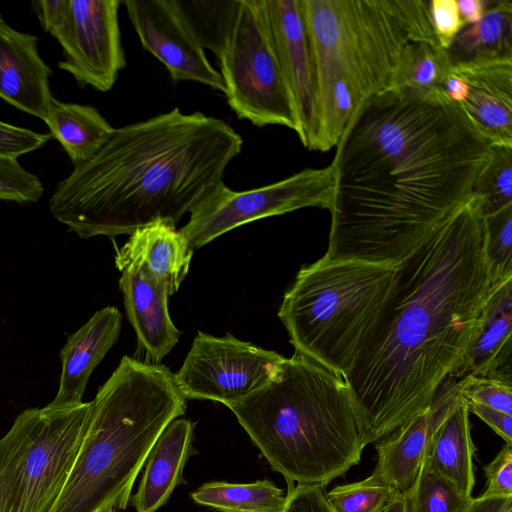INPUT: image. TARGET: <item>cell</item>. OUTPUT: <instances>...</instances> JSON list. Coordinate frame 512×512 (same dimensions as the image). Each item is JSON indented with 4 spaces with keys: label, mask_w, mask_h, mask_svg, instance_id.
Masks as SVG:
<instances>
[{
    "label": "cell",
    "mask_w": 512,
    "mask_h": 512,
    "mask_svg": "<svg viewBox=\"0 0 512 512\" xmlns=\"http://www.w3.org/2000/svg\"><path fill=\"white\" fill-rule=\"evenodd\" d=\"M492 146L443 91L395 86L370 97L330 164L322 258L398 268L472 198Z\"/></svg>",
    "instance_id": "cell-1"
},
{
    "label": "cell",
    "mask_w": 512,
    "mask_h": 512,
    "mask_svg": "<svg viewBox=\"0 0 512 512\" xmlns=\"http://www.w3.org/2000/svg\"><path fill=\"white\" fill-rule=\"evenodd\" d=\"M494 283L477 195L397 270L344 380L363 448L431 405L476 333Z\"/></svg>",
    "instance_id": "cell-2"
},
{
    "label": "cell",
    "mask_w": 512,
    "mask_h": 512,
    "mask_svg": "<svg viewBox=\"0 0 512 512\" xmlns=\"http://www.w3.org/2000/svg\"><path fill=\"white\" fill-rule=\"evenodd\" d=\"M242 145L222 119L177 107L115 128L57 184L50 212L83 239L130 235L157 220L176 225L223 181Z\"/></svg>",
    "instance_id": "cell-3"
},
{
    "label": "cell",
    "mask_w": 512,
    "mask_h": 512,
    "mask_svg": "<svg viewBox=\"0 0 512 512\" xmlns=\"http://www.w3.org/2000/svg\"><path fill=\"white\" fill-rule=\"evenodd\" d=\"M302 7L317 83L315 150L326 152L364 101L393 86L411 42L438 41L427 0H302Z\"/></svg>",
    "instance_id": "cell-4"
},
{
    "label": "cell",
    "mask_w": 512,
    "mask_h": 512,
    "mask_svg": "<svg viewBox=\"0 0 512 512\" xmlns=\"http://www.w3.org/2000/svg\"><path fill=\"white\" fill-rule=\"evenodd\" d=\"M228 408L287 483L325 487L361 461L344 377L298 352L271 381Z\"/></svg>",
    "instance_id": "cell-5"
},
{
    "label": "cell",
    "mask_w": 512,
    "mask_h": 512,
    "mask_svg": "<svg viewBox=\"0 0 512 512\" xmlns=\"http://www.w3.org/2000/svg\"><path fill=\"white\" fill-rule=\"evenodd\" d=\"M91 402L78 458L47 512L126 509L158 437L186 410V398L166 366L129 356Z\"/></svg>",
    "instance_id": "cell-6"
},
{
    "label": "cell",
    "mask_w": 512,
    "mask_h": 512,
    "mask_svg": "<svg viewBox=\"0 0 512 512\" xmlns=\"http://www.w3.org/2000/svg\"><path fill=\"white\" fill-rule=\"evenodd\" d=\"M397 270L322 257L303 266L278 311L295 352L347 375L388 302Z\"/></svg>",
    "instance_id": "cell-7"
},
{
    "label": "cell",
    "mask_w": 512,
    "mask_h": 512,
    "mask_svg": "<svg viewBox=\"0 0 512 512\" xmlns=\"http://www.w3.org/2000/svg\"><path fill=\"white\" fill-rule=\"evenodd\" d=\"M219 60L227 103L239 119L257 127L281 125L296 131L264 0H241Z\"/></svg>",
    "instance_id": "cell-8"
},
{
    "label": "cell",
    "mask_w": 512,
    "mask_h": 512,
    "mask_svg": "<svg viewBox=\"0 0 512 512\" xmlns=\"http://www.w3.org/2000/svg\"><path fill=\"white\" fill-rule=\"evenodd\" d=\"M334 193L330 165L304 169L280 181L245 191L220 182L190 211L179 231L194 251L249 222L306 207L328 209Z\"/></svg>",
    "instance_id": "cell-9"
},
{
    "label": "cell",
    "mask_w": 512,
    "mask_h": 512,
    "mask_svg": "<svg viewBox=\"0 0 512 512\" xmlns=\"http://www.w3.org/2000/svg\"><path fill=\"white\" fill-rule=\"evenodd\" d=\"M92 402L38 408L7 512H47L78 458Z\"/></svg>",
    "instance_id": "cell-10"
},
{
    "label": "cell",
    "mask_w": 512,
    "mask_h": 512,
    "mask_svg": "<svg viewBox=\"0 0 512 512\" xmlns=\"http://www.w3.org/2000/svg\"><path fill=\"white\" fill-rule=\"evenodd\" d=\"M285 359L229 333L216 337L199 331L174 379L186 399L229 407L271 381Z\"/></svg>",
    "instance_id": "cell-11"
},
{
    "label": "cell",
    "mask_w": 512,
    "mask_h": 512,
    "mask_svg": "<svg viewBox=\"0 0 512 512\" xmlns=\"http://www.w3.org/2000/svg\"><path fill=\"white\" fill-rule=\"evenodd\" d=\"M119 0H69L65 27L56 37L64 59L58 67L81 86L107 92L126 66L118 21Z\"/></svg>",
    "instance_id": "cell-12"
},
{
    "label": "cell",
    "mask_w": 512,
    "mask_h": 512,
    "mask_svg": "<svg viewBox=\"0 0 512 512\" xmlns=\"http://www.w3.org/2000/svg\"><path fill=\"white\" fill-rule=\"evenodd\" d=\"M283 79L301 143L315 150L317 83L302 0H264Z\"/></svg>",
    "instance_id": "cell-13"
},
{
    "label": "cell",
    "mask_w": 512,
    "mask_h": 512,
    "mask_svg": "<svg viewBox=\"0 0 512 512\" xmlns=\"http://www.w3.org/2000/svg\"><path fill=\"white\" fill-rule=\"evenodd\" d=\"M123 4L143 48L164 64L173 81L199 82L224 93L220 72L212 67L168 0H127Z\"/></svg>",
    "instance_id": "cell-14"
},
{
    "label": "cell",
    "mask_w": 512,
    "mask_h": 512,
    "mask_svg": "<svg viewBox=\"0 0 512 512\" xmlns=\"http://www.w3.org/2000/svg\"><path fill=\"white\" fill-rule=\"evenodd\" d=\"M462 398L459 382L447 379L428 409L376 442L377 463L369 477L398 494L406 493L417 478L434 432Z\"/></svg>",
    "instance_id": "cell-15"
},
{
    "label": "cell",
    "mask_w": 512,
    "mask_h": 512,
    "mask_svg": "<svg viewBox=\"0 0 512 512\" xmlns=\"http://www.w3.org/2000/svg\"><path fill=\"white\" fill-rule=\"evenodd\" d=\"M451 73L467 86L459 104L492 145L512 148V56L459 61Z\"/></svg>",
    "instance_id": "cell-16"
},
{
    "label": "cell",
    "mask_w": 512,
    "mask_h": 512,
    "mask_svg": "<svg viewBox=\"0 0 512 512\" xmlns=\"http://www.w3.org/2000/svg\"><path fill=\"white\" fill-rule=\"evenodd\" d=\"M38 37L10 27L0 14V97L45 121L53 99L50 67L37 49Z\"/></svg>",
    "instance_id": "cell-17"
},
{
    "label": "cell",
    "mask_w": 512,
    "mask_h": 512,
    "mask_svg": "<svg viewBox=\"0 0 512 512\" xmlns=\"http://www.w3.org/2000/svg\"><path fill=\"white\" fill-rule=\"evenodd\" d=\"M512 276L494 284L479 327L448 379L511 375Z\"/></svg>",
    "instance_id": "cell-18"
},
{
    "label": "cell",
    "mask_w": 512,
    "mask_h": 512,
    "mask_svg": "<svg viewBox=\"0 0 512 512\" xmlns=\"http://www.w3.org/2000/svg\"><path fill=\"white\" fill-rule=\"evenodd\" d=\"M119 287L140 347L158 364L181 335L168 312L167 288L136 266L122 271Z\"/></svg>",
    "instance_id": "cell-19"
},
{
    "label": "cell",
    "mask_w": 512,
    "mask_h": 512,
    "mask_svg": "<svg viewBox=\"0 0 512 512\" xmlns=\"http://www.w3.org/2000/svg\"><path fill=\"white\" fill-rule=\"evenodd\" d=\"M192 255L193 250L175 225L157 220L130 234L116 252L115 265L121 272L131 266L141 268L172 295L189 272Z\"/></svg>",
    "instance_id": "cell-20"
},
{
    "label": "cell",
    "mask_w": 512,
    "mask_h": 512,
    "mask_svg": "<svg viewBox=\"0 0 512 512\" xmlns=\"http://www.w3.org/2000/svg\"><path fill=\"white\" fill-rule=\"evenodd\" d=\"M122 315L114 306L96 313L71 334L60 351L62 370L59 388L51 405H74L82 401L94 368L117 342Z\"/></svg>",
    "instance_id": "cell-21"
},
{
    "label": "cell",
    "mask_w": 512,
    "mask_h": 512,
    "mask_svg": "<svg viewBox=\"0 0 512 512\" xmlns=\"http://www.w3.org/2000/svg\"><path fill=\"white\" fill-rule=\"evenodd\" d=\"M195 423L176 418L160 434L145 462L138 489L131 498L136 512H155L183 481V470L193 448Z\"/></svg>",
    "instance_id": "cell-22"
},
{
    "label": "cell",
    "mask_w": 512,
    "mask_h": 512,
    "mask_svg": "<svg viewBox=\"0 0 512 512\" xmlns=\"http://www.w3.org/2000/svg\"><path fill=\"white\" fill-rule=\"evenodd\" d=\"M469 410L464 398L434 432L423 462L472 497L475 485L474 456Z\"/></svg>",
    "instance_id": "cell-23"
},
{
    "label": "cell",
    "mask_w": 512,
    "mask_h": 512,
    "mask_svg": "<svg viewBox=\"0 0 512 512\" xmlns=\"http://www.w3.org/2000/svg\"><path fill=\"white\" fill-rule=\"evenodd\" d=\"M44 122L74 166L90 160L115 129L95 107L65 103L55 98Z\"/></svg>",
    "instance_id": "cell-24"
},
{
    "label": "cell",
    "mask_w": 512,
    "mask_h": 512,
    "mask_svg": "<svg viewBox=\"0 0 512 512\" xmlns=\"http://www.w3.org/2000/svg\"><path fill=\"white\" fill-rule=\"evenodd\" d=\"M452 63L478 58L512 56V1L499 0L482 19L465 26L447 50Z\"/></svg>",
    "instance_id": "cell-25"
},
{
    "label": "cell",
    "mask_w": 512,
    "mask_h": 512,
    "mask_svg": "<svg viewBox=\"0 0 512 512\" xmlns=\"http://www.w3.org/2000/svg\"><path fill=\"white\" fill-rule=\"evenodd\" d=\"M168 2L194 41L220 59L234 29L241 0Z\"/></svg>",
    "instance_id": "cell-26"
},
{
    "label": "cell",
    "mask_w": 512,
    "mask_h": 512,
    "mask_svg": "<svg viewBox=\"0 0 512 512\" xmlns=\"http://www.w3.org/2000/svg\"><path fill=\"white\" fill-rule=\"evenodd\" d=\"M192 500L219 512H282L286 495L268 479L253 483L212 481L191 493Z\"/></svg>",
    "instance_id": "cell-27"
},
{
    "label": "cell",
    "mask_w": 512,
    "mask_h": 512,
    "mask_svg": "<svg viewBox=\"0 0 512 512\" xmlns=\"http://www.w3.org/2000/svg\"><path fill=\"white\" fill-rule=\"evenodd\" d=\"M452 61L438 43L411 42L398 69L395 86L424 91H443L451 75Z\"/></svg>",
    "instance_id": "cell-28"
},
{
    "label": "cell",
    "mask_w": 512,
    "mask_h": 512,
    "mask_svg": "<svg viewBox=\"0 0 512 512\" xmlns=\"http://www.w3.org/2000/svg\"><path fill=\"white\" fill-rule=\"evenodd\" d=\"M402 496L405 512H462L472 498L424 462L416 480Z\"/></svg>",
    "instance_id": "cell-29"
},
{
    "label": "cell",
    "mask_w": 512,
    "mask_h": 512,
    "mask_svg": "<svg viewBox=\"0 0 512 512\" xmlns=\"http://www.w3.org/2000/svg\"><path fill=\"white\" fill-rule=\"evenodd\" d=\"M473 194L480 198L483 217L512 206V148L492 146L490 158L477 177Z\"/></svg>",
    "instance_id": "cell-30"
},
{
    "label": "cell",
    "mask_w": 512,
    "mask_h": 512,
    "mask_svg": "<svg viewBox=\"0 0 512 512\" xmlns=\"http://www.w3.org/2000/svg\"><path fill=\"white\" fill-rule=\"evenodd\" d=\"M38 408L20 413L0 438V512H7L23 455L28 446Z\"/></svg>",
    "instance_id": "cell-31"
},
{
    "label": "cell",
    "mask_w": 512,
    "mask_h": 512,
    "mask_svg": "<svg viewBox=\"0 0 512 512\" xmlns=\"http://www.w3.org/2000/svg\"><path fill=\"white\" fill-rule=\"evenodd\" d=\"M396 494L392 488L367 477L337 485L325 496L333 512H382Z\"/></svg>",
    "instance_id": "cell-32"
},
{
    "label": "cell",
    "mask_w": 512,
    "mask_h": 512,
    "mask_svg": "<svg viewBox=\"0 0 512 512\" xmlns=\"http://www.w3.org/2000/svg\"><path fill=\"white\" fill-rule=\"evenodd\" d=\"M486 255L493 283L512 276V206L487 216Z\"/></svg>",
    "instance_id": "cell-33"
},
{
    "label": "cell",
    "mask_w": 512,
    "mask_h": 512,
    "mask_svg": "<svg viewBox=\"0 0 512 512\" xmlns=\"http://www.w3.org/2000/svg\"><path fill=\"white\" fill-rule=\"evenodd\" d=\"M458 382L460 393L466 402L512 415L511 380L495 376L468 375Z\"/></svg>",
    "instance_id": "cell-34"
},
{
    "label": "cell",
    "mask_w": 512,
    "mask_h": 512,
    "mask_svg": "<svg viewBox=\"0 0 512 512\" xmlns=\"http://www.w3.org/2000/svg\"><path fill=\"white\" fill-rule=\"evenodd\" d=\"M43 192L40 179L25 170L17 159L0 157V200L37 202Z\"/></svg>",
    "instance_id": "cell-35"
},
{
    "label": "cell",
    "mask_w": 512,
    "mask_h": 512,
    "mask_svg": "<svg viewBox=\"0 0 512 512\" xmlns=\"http://www.w3.org/2000/svg\"><path fill=\"white\" fill-rule=\"evenodd\" d=\"M51 137V134L38 133L0 121V157L17 159L39 149Z\"/></svg>",
    "instance_id": "cell-36"
},
{
    "label": "cell",
    "mask_w": 512,
    "mask_h": 512,
    "mask_svg": "<svg viewBox=\"0 0 512 512\" xmlns=\"http://www.w3.org/2000/svg\"><path fill=\"white\" fill-rule=\"evenodd\" d=\"M430 16L439 45L448 50L455 37L465 27L457 0H431Z\"/></svg>",
    "instance_id": "cell-37"
},
{
    "label": "cell",
    "mask_w": 512,
    "mask_h": 512,
    "mask_svg": "<svg viewBox=\"0 0 512 512\" xmlns=\"http://www.w3.org/2000/svg\"><path fill=\"white\" fill-rule=\"evenodd\" d=\"M487 485L482 496H512V445H503L495 458L484 466Z\"/></svg>",
    "instance_id": "cell-38"
},
{
    "label": "cell",
    "mask_w": 512,
    "mask_h": 512,
    "mask_svg": "<svg viewBox=\"0 0 512 512\" xmlns=\"http://www.w3.org/2000/svg\"><path fill=\"white\" fill-rule=\"evenodd\" d=\"M282 512H333L323 487L319 485L288 483L286 502Z\"/></svg>",
    "instance_id": "cell-39"
},
{
    "label": "cell",
    "mask_w": 512,
    "mask_h": 512,
    "mask_svg": "<svg viewBox=\"0 0 512 512\" xmlns=\"http://www.w3.org/2000/svg\"><path fill=\"white\" fill-rule=\"evenodd\" d=\"M32 9L43 29L56 39L66 25L69 0H35Z\"/></svg>",
    "instance_id": "cell-40"
},
{
    "label": "cell",
    "mask_w": 512,
    "mask_h": 512,
    "mask_svg": "<svg viewBox=\"0 0 512 512\" xmlns=\"http://www.w3.org/2000/svg\"><path fill=\"white\" fill-rule=\"evenodd\" d=\"M467 405L469 412L492 428L506 444L512 445V415L476 403L467 402Z\"/></svg>",
    "instance_id": "cell-41"
},
{
    "label": "cell",
    "mask_w": 512,
    "mask_h": 512,
    "mask_svg": "<svg viewBox=\"0 0 512 512\" xmlns=\"http://www.w3.org/2000/svg\"><path fill=\"white\" fill-rule=\"evenodd\" d=\"M462 512H512V496L471 498Z\"/></svg>",
    "instance_id": "cell-42"
},
{
    "label": "cell",
    "mask_w": 512,
    "mask_h": 512,
    "mask_svg": "<svg viewBox=\"0 0 512 512\" xmlns=\"http://www.w3.org/2000/svg\"><path fill=\"white\" fill-rule=\"evenodd\" d=\"M461 18L465 24L472 25L479 22L485 14L488 1L486 0H457Z\"/></svg>",
    "instance_id": "cell-43"
},
{
    "label": "cell",
    "mask_w": 512,
    "mask_h": 512,
    "mask_svg": "<svg viewBox=\"0 0 512 512\" xmlns=\"http://www.w3.org/2000/svg\"><path fill=\"white\" fill-rule=\"evenodd\" d=\"M444 92L451 101L461 104L467 96V86L462 79L451 73L445 83Z\"/></svg>",
    "instance_id": "cell-44"
},
{
    "label": "cell",
    "mask_w": 512,
    "mask_h": 512,
    "mask_svg": "<svg viewBox=\"0 0 512 512\" xmlns=\"http://www.w3.org/2000/svg\"><path fill=\"white\" fill-rule=\"evenodd\" d=\"M382 512H405L403 496L401 494L394 495Z\"/></svg>",
    "instance_id": "cell-45"
},
{
    "label": "cell",
    "mask_w": 512,
    "mask_h": 512,
    "mask_svg": "<svg viewBox=\"0 0 512 512\" xmlns=\"http://www.w3.org/2000/svg\"><path fill=\"white\" fill-rule=\"evenodd\" d=\"M102 512H117V511L114 508H110V509H106V510H104Z\"/></svg>",
    "instance_id": "cell-46"
}]
</instances>
